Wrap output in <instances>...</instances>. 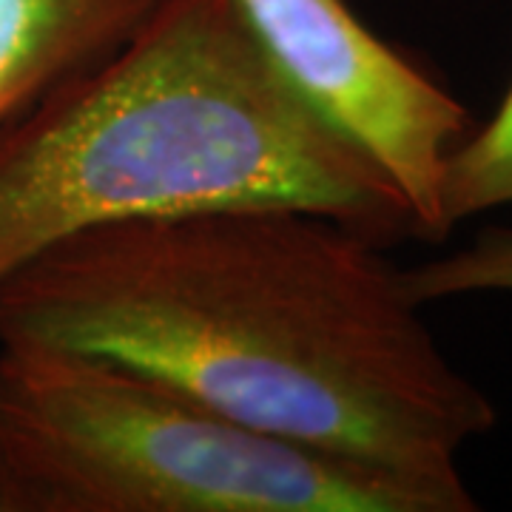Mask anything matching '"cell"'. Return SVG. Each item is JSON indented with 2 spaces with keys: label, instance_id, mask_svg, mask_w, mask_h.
<instances>
[{
  "label": "cell",
  "instance_id": "cell-1",
  "mask_svg": "<svg viewBox=\"0 0 512 512\" xmlns=\"http://www.w3.org/2000/svg\"><path fill=\"white\" fill-rule=\"evenodd\" d=\"M387 248L288 205L114 222L0 282V345L109 356L319 456L478 510L458 456L498 421Z\"/></svg>",
  "mask_w": 512,
  "mask_h": 512
},
{
  "label": "cell",
  "instance_id": "cell-2",
  "mask_svg": "<svg viewBox=\"0 0 512 512\" xmlns=\"http://www.w3.org/2000/svg\"><path fill=\"white\" fill-rule=\"evenodd\" d=\"M305 208L390 248L413 208L279 77L237 0H157L0 131V282L57 242L205 208Z\"/></svg>",
  "mask_w": 512,
  "mask_h": 512
},
{
  "label": "cell",
  "instance_id": "cell-3",
  "mask_svg": "<svg viewBox=\"0 0 512 512\" xmlns=\"http://www.w3.org/2000/svg\"><path fill=\"white\" fill-rule=\"evenodd\" d=\"M0 512H456L256 433L146 370L0 345Z\"/></svg>",
  "mask_w": 512,
  "mask_h": 512
},
{
  "label": "cell",
  "instance_id": "cell-4",
  "mask_svg": "<svg viewBox=\"0 0 512 512\" xmlns=\"http://www.w3.org/2000/svg\"><path fill=\"white\" fill-rule=\"evenodd\" d=\"M279 77L402 191L419 239L441 242V174L476 128L470 109L373 35L345 0H237Z\"/></svg>",
  "mask_w": 512,
  "mask_h": 512
},
{
  "label": "cell",
  "instance_id": "cell-5",
  "mask_svg": "<svg viewBox=\"0 0 512 512\" xmlns=\"http://www.w3.org/2000/svg\"><path fill=\"white\" fill-rule=\"evenodd\" d=\"M157 0H0V131L109 57Z\"/></svg>",
  "mask_w": 512,
  "mask_h": 512
},
{
  "label": "cell",
  "instance_id": "cell-6",
  "mask_svg": "<svg viewBox=\"0 0 512 512\" xmlns=\"http://www.w3.org/2000/svg\"><path fill=\"white\" fill-rule=\"evenodd\" d=\"M439 202L447 234L456 222L512 205V83L490 123L473 128L450 151Z\"/></svg>",
  "mask_w": 512,
  "mask_h": 512
},
{
  "label": "cell",
  "instance_id": "cell-7",
  "mask_svg": "<svg viewBox=\"0 0 512 512\" xmlns=\"http://www.w3.org/2000/svg\"><path fill=\"white\" fill-rule=\"evenodd\" d=\"M399 282L421 308L473 293H512V228H484L456 254L399 268Z\"/></svg>",
  "mask_w": 512,
  "mask_h": 512
}]
</instances>
